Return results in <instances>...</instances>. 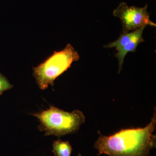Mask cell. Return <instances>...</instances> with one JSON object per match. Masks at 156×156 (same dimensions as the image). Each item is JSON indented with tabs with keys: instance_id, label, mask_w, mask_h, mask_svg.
I'll return each mask as SVG.
<instances>
[{
	"instance_id": "cell-2",
	"label": "cell",
	"mask_w": 156,
	"mask_h": 156,
	"mask_svg": "<svg viewBox=\"0 0 156 156\" xmlns=\"http://www.w3.org/2000/svg\"><path fill=\"white\" fill-rule=\"evenodd\" d=\"M33 115L39 120V129L44 131L45 136L60 137L73 134L77 131L85 122V115L79 110L69 112L53 106L47 110Z\"/></svg>"
},
{
	"instance_id": "cell-6",
	"label": "cell",
	"mask_w": 156,
	"mask_h": 156,
	"mask_svg": "<svg viewBox=\"0 0 156 156\" xmlns=\"http://www.w3.org/2000/svg\"><path fill=\"white\" fill-rule=\"evenodd\" d=\"M53 152L55 156H71L73 149L69 142L60 140L54 141Z\"/></svg>"
},
{
	"instance_id": "cell-1",
	"label": "cell",
	"mask_w": 156,
	"mask_h": 156,
	"mask_svg": "<svg viewBox=\"0 0 156 156\" xmlns=\"http://www.w3.org/2000/svg\"><path fill=\"white\" fill-rule=\"evenodd\" d=\"M156 110L150 122L143 128L122 129L109 136L100 132L94 147L98 155L109 156H148L152 149L155 147Z\"/></svg>"
},
{
	"instance_id": "cell-3",
	"label": "cell",
	"mask_w": 156,
	"mask_h": 156,
	"mask_svg": "<svg viewBox=\"0 0 156 156\" xmlns=\"http://www.w3.org/2000/svg\"><path fill=\"white\" fill-rule=\"evenodd\" d=\"M80 56L70 44L61 51L55 52L43 63L34 68L33 76L39 88L44 90L49 85L53 86L54 81L78 61Z\"/></svg>"
},
{
	"instance_id": "cell-5",
	"label": "cell",
	"mask_w": 156,
	"mask_h": 156,
	"mask_svg": "<svg viewBox=\"0 0 156 156\" xmlns=\"http://www.w3.org/2000/svg\"><path fill=\"white\" fill-rule=\"evenodd\" d=\"M144 28L145 27H141L131 32L121 34L119 37L116 41L103 46L105 48H116L118 52L114 56L119 60V73L122 70L124 58L127 53L136 52L138 45L144 41L143 38Z\"/></svg>"
},
{
	"instance_id": "cell-7",
	"label": "cell",
	"mask_w": 156,
	"mask_h": 156,
	"mask_svg": "<svg viewBox=\"0 0 156 156\" xmlns=\"http://www.w3.org/2000/svg\"><path fill=\"white\" fill-rule=\"evenodd\" d=\"M13 87L5 77L0 73V95H2L3 92L7 90L11 89Z\"/></svg>"
},
{
	"instance_id": "cell-4",
	"label": "cell",
	"mask_w": 156,
	"mask_h": 156,
	"mask_svg": "<svg viewBox=\"0 0 156 156\" xmlns=\"http://www.w3.org/2000/svg\"><path fill=\"white\" fill-rule=\"evenodd\" d=\"M147 5L143 8L129 6L127 3L121 2L113 12L115 17L121 20L122 25V33L136 30L149 25L156 27V23L150 19L147 11Z\"/></svg>"
},
{
	"instance_id": "cell-8",
	"label": "cell",
	"mask_w": 156,
	"mask_h": 156,
	"mask_svg": "<svg viewBox=\"0 0 156 156\" xmlns=\"http://www.w3.org/2000/svg\"><path fill=\"white\" fill-rule=\"evenodd\" d=\"M78 156H82V155H81L80 154H78Z\"/></svg>"
}]
</instances>
